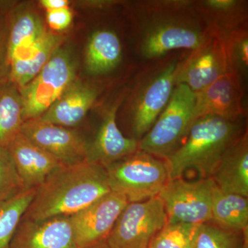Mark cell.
Masks as SVG:
<instances>
[{"mask_svg": "<svg viewBox=\"0 0 248 248\" xmlns=\"http://www.w3.org/2000/svg\"><path fill=\"white\" fill-rule=\"evenodd\" d=\"M128 203L124 195L110 191L70 217L78 248H87L107 239Z\"/></svg>", "mask_w": 248, "mask_h": 248, "instance_id": "obj_11", "label": "cell"}, {"mask_svg": "<svg viewBox=\"0 0 248 248\" xmlns=\"http://www.w3.org/2000/svg\"><path fill=\"white\" fill-rule=\"evenodd\" d=\"M40 4L46 11L62 9L69 6L70 2L67 0H42Z\"/></svg>", "mask_w": 248, "mask_h": 248, "instance_id": "obj_32", "label": "cell"}, {"mask_svg": "<svg viewBox=\"0 0 248 248\" xmlns=\"http://www.w3.org/2000/svg\"><path fill=\"white\" fill-rule=\"evenodd\" d=\"M8 26V53L10 64L22 60L40 43L48 32L35 10L19 7L6 16Z\"/></svg>", "mask_w": 248, "mask_h": 248, "instance_id": "obj_18", "label": "cell"}, {"mask_svg": "<svg viewBox=\"0 0 248 248\" xmlns=\"http://www.w3.org/2000/svg\"><path fill=\"white\" fill-rule=\"evenodd\" d=\"M118 105L114 104L104 116L94 140L88 142L86 161L107 169L140 150L139 141L124 137L117 126Z\"/></svg>", "mask_w": 248, "mask_h": 248, "instance_id": "obj_15", "label": "cell"}, {"mask_svg": "<svg viewBox=\"0 0 248 248\" xmlns=\"http://www.w3.org/2000/svg\"><path fill=\"white\" fill-rule=\"evenodd\" d=\"M228 61L232 71L240 75L247 74L248 66V35L244 28H239L224 39Z\"/></svg>", "mask_w": 248, "mask_h": 248, "instance_id": "obj_28", "label": "cell"}, {"mask_svg": "<svg viewBox=\"0 0 248 248\" xmlns=\"http://www.w3.org/2000/svg\"><path fill=\"white\" fill-rule=\"evenodd\" d=\"M107 170L87 161L62 165L37 187L22 220L71 217L110 192Z\"/></svg>", "mask_w": 248, "mask_h": 248, "instance_id": "obj_1", "label": "cell"}, {"mask_svg": "<svg viewBox=\"0 0 248 248\" xmlns=\"http://www.w3.org/2000/svg\"><path fill=\"white\" fill-rule=\"evenodd\" d=\"M211 221L226 229L248 232V197L224 192L214 182Z\"/></svg>", "mask_w": 248, "mask_h": 248, "instance_id": "obj_22", "label": "cell"}, {"mask_svg": "<svg viewBox=\"0 0 248 248\" xmlns=\"http://www.w3.org/2000/svg\"><path fill=\"white\" fill-rule=\"evenodd\" d=\"M23 106L19 89L10 80L0 84V147L7 148L21 133Z\"/></svg>", "mask_w": 248, "mask_h": 248, "instance_id": "obj_23", "label": "cell"}, {"mask_svg": "<svg viewBox=\"0 0 248 248\" xmlns=\"http://www.w3.org/2000/svg\"><path fill=\"white\" fill-rule=\"evenodd\" d=\"M195 248H248V232L231 231L207 222L200 227Z\"/></svg>", "mask_w": 248, "mask_h": 248, "instance_id": "obj_27", "label": "cell"}, {"mask_svg": "<svg viewBox=\"0 0 248 248\" xmlns=\"http://www.w3.org/2000/svg\"><path fill=\"white\" fill-rule=\"evenodd\" d=\"M73 20L69 6L46 11V22L54 31H62L71 25Z\"/></svg>", "mask_w": 248, "mask_h": 248, "instance_id": "obj_31", "label": "cell"}, {"mask_svg": "<svg viewBox=\"0 0 248 248\" xmlns=\"http://www.w3.org/2000/svg\"><path fill=\"white\" fill-rule=\"evenodd\" d=\"M200 226L167 222L152 240L149 248H195Z\"/></svg>", "mask_w": 248, "mask_h": 248, "instance_id": "obj_26", "label": "cell"}, {"mask_svg": "<svg viewBox=\"0 0 248 248\" xmlns=\"http://www.w3.org/2000/svg\"><path fill=\"white\" fill-rule=\"evenodd\" d=\"M190 1H166L148 3L155 14L140 40V53L148 60L158 58L177 49L195 50L206 43L213 34L192 18L182 16Z\"/></svg>", "mask_w": 248, "mask_h": 248, "instance_id": "obj_3", "label": "cell"}, {"mask_svg": "<svg viewBox=\"0 0 248 248\" xmlns=\"http://www.w3.org/2000/svg\"><path fill=\"white\" fill-rule=\"evenodd\" d=\"M195 93L176 85L166 107L151 130L139 141L140 151L166 159L179 147L194 124Z\"/></svg>", "mask_w": 248, "mask_h": 248, "instance_id": "obj_5", "label": "cell"}, {"mask_svg": "<svg viewBox=\"0 0 248 248\" xmlns=\"http://www.w3.org/2000/svg\"><path fill=\"white\" fill-rule=\"evenodd\" d=\"M241 1L236 0H207L201 3L203 13L210 14L213 22L208 29L214 36L225 39V30L231 32L239 29L240 23L235 19L240 18Z\"/></svg>", "mask_w": 248, "mask_h": 248, "instance_id": "obj_25", "label": "cell"}, {"mask_svg": "<svg viewBox=\"0 0 248 248\" xmlns=\"http://www.w3.org/2000/svg\"><path fill=\"white\" fill-rule=\"evenodd\" d=\"M98 97L94 86L76 80L39 120L71 128L81 123Z\"/></svg>", "mask_w": 248, "mask_h": 248, "instance_id": "obj_17", "label": "cell"}, {"mask_svg": "<svg viewBox=\"0 0 248 248\" xmlns=\"http://www.w3.org/2000/svg\"><path fill=\"white\" fill-rule=\"evenodd\" d=\"M110 190L124 195L128 203L157 197L169 181L165 161L139 150L108 166Z\"/></svg>", "mask_w": 248, "mask_h": 248, "instance_id": "obj_4", "label": "cell"}, {"mask_svg": "<svg viewBox=\"0 0 248 248\" xmlns=\"http://www.w3.org/2000/svg\"><path fill=\"white\" fill-rule=\"evenodd\" d=\"M236 121L209 115L196 121L186 141L165 159L169 180L182 178L195 169L202 179L211 178L227 150L240 138Z\"/></svg>", "mask_w": 248, "mask_h": 248, "instance_id": "obj_2", "label": "cell"}, {"mask_svg": "<svg viewBox=\"0 0 248 248\" xmlns=\"http://www.w3.org/2000/svg\"><path fill=\"white\" fill-rule=\"evenodd\" d=\"M9 75L7 22L6 17L0 16V84L9 80Z\"/></svg>", "mask_w": 248, "mask_h": 248, "instance_id": "obj_30", "label": "cell"}, {"mask_svg": "<svg viewBox=\"0 0 248 248\" xmlns=\"http://www.w3.org/2000/svg\"><path fill=\"white\" fill-rule=\"evenodd\" d=\"M63 40L62 35L48 31L40 43L25 58L11 62L10 81L18 89L30 82L44 68L54 52L61 46Z\"/></svg>", "mask_w": 248, "mask_h": 248, "instance_id": "obj_21", "label": "cell"}, {"mask_svg": "<svg viewBox=\"0 0 248 248\" xmlns=\"http://www.w3.org/2000/svg\"><path fill=\"white\" fill-rule=\"evenodd\" d=\"M243 112L240 77L234 72H229L206 89L195 93L194 123L209 115L236 121Z\"/></svg>", "mask_w": 248, "mask_h": 248, "instance_id": "obj_13", "label": "cell"}, {"mask_svg": "<svg viewBox=\"0 0 248 248\" xmlns=\"http://www.w3.org/2000/svg\"><path fill=\"white\" fill-rule=\"evenodd\" d=\"M21 133L62 165L86 161L88 141L73 129L33 119L24 122Z\"/></svg>", "mask_w": 248, "mask_h": 248, "instance_id": "obj_12", "label": "cell"}, {"mask_svg": "<svg viewBox=\"0 0 248 248\" xmlns=\"http://www.w3.org/2000/svg\"><path fill=\"white\" fill-rule=\"evenodd\" d=\"M167 223L159 197L128 203L106 239L110 248H149L152 240Z\"/></svg>", "mask_w": 248, "mask_h": 248, "instance_id": "obj_8", "label": "cell"}, {"mask_svg": "<svg viewBox=\"0 0 248 248\" xmlns=\"http://www.w3.org/2000/svg\"><path fill=\"white\" fill-rule=\"evenodd\" d=\"M24 190L7 148L0 147V202L9 200Z\"/></svg>", "mask_w": 248, "mask_h": 248, "instance_id": "obj_29", "label": "cell"}, {"mask_svg": "<svg viewBox=\"0 0 248 248\" xmlns=\"http://www.w3.org/2000/svg\"><path fill=\"white\" fill-rule=\"evenodd\" d=\"M181 61L173 60L141 80L130 100L132 129L135 140L151 130L169 103L176 86Z\"/></svg>", "mask_w": 248, "mask_h": 248, "instance_id": "obj_7", "label": "cell"}, {"mask_svg": "<svg viewBox=\"0 0 248 248\" xmlns=\"http://www.w3.org/2000/svg\"><path fill=\"white\" fill-rule=\"evenodd\" d=\"M76 80L74 58L61 46L54 52L40 73L19 89L24 122L43 115Z\"/></svg>", "mask_w": 248, "mask_h": 248, "instance_id": "obj_6", "label": "cell"}, {"mask_svg": "<svg viewBox=\"0 0 248 248\" xmlns=\"http://www.w3.org/2000/svg\"><path fill=\"white\" fill-rule=\"evenodd\" d=\"M24 190L37 188L62 164L52 155L18 134L7 148Z\"/></svg>", "mask_w": 248, "mask_h": 248, "instance_id": "obj_16", "label": "cell"}, {"mask_svg": "<svg viewBox=\"0 0 248 248\" xmlns=\"http://www.w3.org/2000/svg\"><path fill=\"white\" fill-rule=\"evenodd\" d=\"M213 185L211 178L191 182L182 177L168 181L158 195L167 222L202 225L211 221Z\"/></svg>", "mask_w": 248, "mask_h": 248, "instance_id": "obj_9", "label": "cell"}, {"mask_svg": "<svg viewBox=\"0 0 248 248\" xmlns=\"http://www.w3.org/2000/svg\"><path fill=\"white\" fill-rule=\"evenodd\" d=\"M231 71L224 39L213 36L180 62L176 85L185 84L197 93Z\"/></svg>", "mask_w": 248, "mask_h": 248, "instance_id": "obj_10", "label": "cell"}, {"mask_svg": "<svg viewBox=\"0 0 248 248\" xmlns=\"http://www.w3.org/2000/svg\"><path fill=\"white\" fill-rule=\"evenodd\" d=\"M85 248H110L108 246L107 241L106 240L104 241H100V242L97 243V244H95L94 245H92V246H89V247Z\"/></svg>", "mask_w": 248, "mask_h": 248, "instance_id": "obj_33", "label": "cell"}, {"mask_svg": "<svg viewBox=\"0 0 248 248\" xmlns=\"http://www.w3.org/2000/svg\"><path fill=\"white\" fill-rule=\"evenodd\" d=\"M36 191L37 188L24 190L9 200L0 202V248H10L15 233Z\"/></svg>", "mask_w": 248, "mask_h": 248, "instance_id": "obj_24", "label": "cell"}, {"mask_svg": "<svg viewBox=\"0 0 248 248\" xmlns=\"http://www.w3.org/2000/svg\"><path fill=\"white\" fill-rule=\"evenodd\" d=\"M10 248H78L70 217L22 220Z\"/></svg>", "mask_w": 248, "mask_h": 248, "instance_id": "obj_14", "label": "cell"}, {"mask_svg": "<svg viewBox=\"0 0 248 248\" xmlns=\"http://www.w3.org/2000/svg\"><path fill=\"white\" fill-rule=\"evenodd\" d=\"M211 179L221 190L248 197L247 133L240 137L227 150L218 163Z\"/></svg>", "mask_w": 248, "mask_h": 248, "instance_id": "obj_19", "label": "cell"}, {"mask_svg": "<svg viewBox=\"0 0 248 248\" xmlns=\"http://www.w3.org/2000/svg\"><path fill=\"white\" fill-rule=\"evenodd\" d=\"M122 57V44L117 34L110 30L97 31L86 46L85 66L93 76L105 74L118 66Z\"/></svg>", "mask_w": 248, "mask_h": 248, "instance_id": "obj_20", "label": "cell"}]
</instances>
